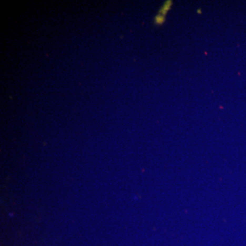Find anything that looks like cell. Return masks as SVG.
<instances>
[{"label": "cell", "instance_id": "cell-1", "mask_svg": "<svg viewBox=\"0 0 246 246\" xmlns=\"http://www.w3.org/2000/svg\"><path fill=\"white\" fill-rule=\"evenodd\" d=\"M172 5V2H167L165 3L164 5L163 6V7L161 8V10H160L159 14H162V15L164 16L165 14L167 13L168 10H170V8Z\"/></svg>", "mask_w": 246, "mask_h": 246}, {"label": "cell", "instance_id": "cell-2", "mask_svg": "<svg viewBox=\"0 0 246 246\" xmlns=\"http://www.w3.org/2000/svg\"><path fill=\"white\" fill-rule=\"evenodd\" d=\"M164 21V16L162 14H159L156 17H155V23L158 25H161Z\"/></svg>", "mask_w": 246, "mask_h": 246}]
</instances>
